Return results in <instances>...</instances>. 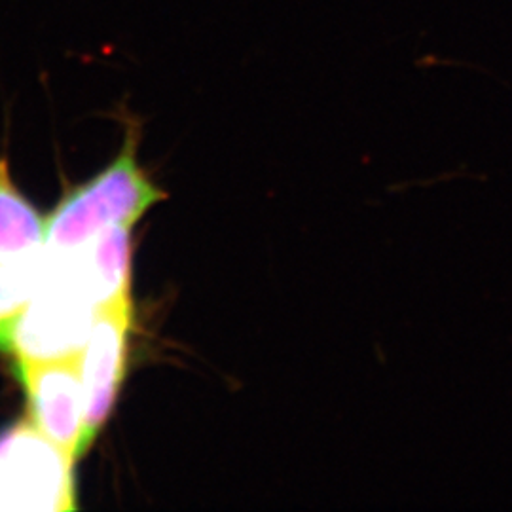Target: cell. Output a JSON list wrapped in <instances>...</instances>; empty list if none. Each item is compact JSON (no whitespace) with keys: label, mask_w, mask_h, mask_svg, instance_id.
Listing matches in <instances>:
<instances>
[{"label":"cell","mask_w":512,"mask_h":512,"mask_svg":"<svg viewBox=\"0 0 512 512\" xmlns=\"http://www.w3.org/2000/svg\"><path fill=\"white\" fill-rule=\"evenodd\" d=\"M46 249V219L12 183L0 160V268L35 260Z\"/></svg>","instance_id":"cell-6"},{"label":"cell","mask_w":512,"mask_h":512,"mask_svg":"<svg viewBox=\"0 0 512 512\" xmlns=\"http://www.w3.org/2000/svg\"><path fill=\"white\" fill-rule=\"evenodd\" d=\"M131 319V304L97 311L86 346L78 355V370L86 399V435L90 446L105 421L109 420L122 387Z\"/></svg>","instance_id":"cell-5"},{"label":"cell","mask_w":512,"mask_h":512,"mask_svg":"<svg viewBox=\"0 0 512 512\" xmlns=\"http://www.w3.org/2000/svg\"><path fill=\"white\" fill-rule=\"evenodd\" d=\"M97 308L67 283L46 274L23 308L16 313L8 351L18 363H48L74 359L90 336Z\"/></svg>","instance_id":"cell-3"},{"label":"cell","mask_w":512,"mask_h":512,"mask_svg":"<svg viewBox=\"0 0 512 512\" xmlns=\"http://www.w3.org/2000/svg\"><path fill=\"white\" fill-rule=\"evenodd\" d=\"M165 200L137 164V131L129 129L122 152L55 207L46 219V251L69 255L112 224L135 226L152 205Z\"/></svg>","instance_id":"cell-1"},{"label":"cell","mask_w":512,"mask_h":512,"mask_svg":"<svg viewBox=\"0 0 512 512\" xmlns=\"http://www.w3.org/2000/svg\"><path fill=\"white\" fill-rule=\"evenodd\" d=\"M74 507V459L31 421L0 429V512H61Z\"/></svg>","instance_id":"cell-2"},{"label":"cell","mask_w":512,"mask_h":512,"mask_svg":"<svg viewBox=\"0 0 512 512\" xmlns=\"http://www.w3.org/2000/svg\"><path fill=\"white\" fill-rule=\"evenodd\" d=\"M31 423L76 461L90 450L86 399L78 357L48 363H18Z\"/></svg>","instance_id":"cell-4"},{"label":"cell","mask_w":512,"mask_h":512,"mask_svg":"<svg viewBox=\"0 0 512 512\" xmlns=\"http://www.w3.org/2000/svg\"><path fill=\"white\" fill-rule=\"evenodd\" d=\"M44 255L46 249L35 260L0 268V351H8L12 321L42 283Z\"/></svg>","instance_id":"cell-7"}]
</instances>
